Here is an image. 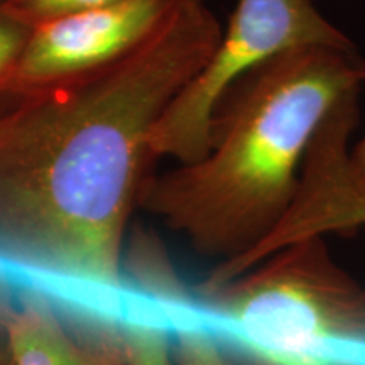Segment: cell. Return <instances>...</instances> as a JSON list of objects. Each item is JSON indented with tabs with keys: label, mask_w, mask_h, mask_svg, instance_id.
I'll return each instance as SVG.
<instances>
[{
	"label": "cell",
	"mask_w": 365,
	"mask_h": 365,
	"mask_svg": "<svg viewBox=\"0 0 365 365\" xmlns=\"http://www.w3.org/2000/svg\"><path fill=\"white\" fill-rule=\"evenodd\" d=\"M352 161L357 166L360 175L365 178V135L359 140L355 148H352Z\"/></svg>",
	"instance_id": "cell-13"
},
{
	"label": "cell",
	"mask_w": 365,
	"mask_h": 365,
	"mask_svg": "<svg viewBox=\"0 0 365 365\" xmlns=\"http://www.w3.org/2000/svg\"><path fill=\"white\" fill-rule=\"evenodd\" d=\"M0 365H14L6 331H2V330H0Z\"/></svg>",
	"instance_id": "cell-14"
},
{
	"label": "cell",
	"mask_w": 365,
	"mask_h": 365,
	"mask_svg": "<svg viewBox=\"0 0 365 365\" xmlns=\"http://www.w3.org/2000/svg\"><path fill=\"white\" fill-rule=\"evenodd\" d=\"M6 2H9V0H0V6H2V4H6Z\"/></svg>",
	"instance_id": "cell-15"
},
{
	"label": "cell",
	"mask_w": 365,
	"mask_h": 365,
	"mask_svg": "<svg viewBox=\"0 0 365 365\" xmlns=\"http://www.w3.org/2000/svg\"><path fill=\"white\" fill-rule=\"evenodd\" d=\"M29 26L16 19L12 14H9L4 9V6H0V76L19 56L22 48L29 39Z\"/></svg>",
	"instance_id": "cell-10"
},
{
	"label": "cell",
	"mask_w": 365,
	"mask_h": 365,
	"mask_svg": "<svg viewBox=\"0 0 365 365\" xmlns=\"http://www.w3.org/2000/svg\"><path fill=\"white\" fill-rule=\"evenodd\" d=\"M129 365H175L170 319L159 301L135 293L122 317Z\"/></svg>",
	"instance_id": "cell-7"
},
{
	"label": "cell",
	"mask_w": 365,
	"mask_h": 365,
	"mask_svg": "<svg viewBox=\"0 0 365 365\" xmlns=\"http://www.w3.org/2000/svg\"><path fill=\"white\" fill-rule=\"evenodd\" d=\"M117 2H122V0H9L2 6L16 19L33 29L36 26L59 19V17L112 6Z\"/></svg>",
	"instance_id": "cell-9"
},
{
	"label": "cell",
	"mask_w": 365,
	"mask_h": 365,
	"mask_svg": "<svg viewBox=\"0 0 365 365\" xmlns=\"http://www.w3.org/2000/svg\"><path fill=\"white\" fill-rule=\"evenodd\" d=\"M350 215H352V220L355 222V225L365 227V188L360 190L359 193L354 196Z\"/></svg>",
	"instance_id": "cell-12"
},
{
	"label": "cell",
	"mask_w": 365,
	"mask_h": 365,
	"mask_svg": "<svg viewBox=\"0 0 365 365\" xmlns=\"http://www.w3.org/2000/svg\"><path fill=\"white\" fill-rule=\"evenodd\" d=\"M182 2L122 0L33 27L21 54L0 76V105L112 65Z\"/></svg>",
	"instance_id": "cell-5"
},
{
	"label": "cell",
	"mask_w": 365,
	"mask_h": 365,
	"mask_svg": "<svg viewBox=\"0 0 365 365\" xmlns=\"http://www.w3.org/2000/svg\"><path fill=\"white\" fill-rule=\"evenodd\" d=\"M81 296L24 282L6 327L14 365H129L122 317Z\"/></svg>",
	"instance_id": "cell-6"
},
{
	"label": "cell",
	"mask_w": 365,
	"mask_h": 365,
	"mask_svg": "<svg viewBox=\"0 0 365 365\" xmlns=\"http://www.w3.org/2000/svg\"><path fill=\"white\" fill-rule=\"evenodd\" d=\"M24 282L26 277L19 271L0 259V330L2 331H6L9 319L17 307L19 291Z\"/></svg>",
	"instance_id": "cell-11"
},
{
	"label": "cell",
	"mask_w": 365,
	"mask_h": 365,
	"mask_svg": "<svg viewBox=\"0 0 365 365\" xmlns=\"http://www.w3.org/2000/svg\"><path fill=\"white\" fill-rule=\"evenodd\" d=\"M299 48L357 49L313 0H237L215 51L150 130L154 161L190 164L207 156L210 120L223 95L264 63Z\"/></svg>",
	"instance_id": "cell-4"
},
{
	"label": "cell",
	"mask_w": 365,
	"mask_h": 365,
	"mask_svg": "<svg viewBox=\"0 0 365 365\" xmlns=\"http://www.w3.org/2000/svg\"><path fill=\"white\" fill-rule=\"evenodd\" d=\"M364 83L357 49L299 48L264 63L218 102L207 156L153 173L139 208L217 266L240 261L293 207L318 129Z\"/></svg>",
	"instance_id": "cell-2"
},
{
	"label": "cell",
	"mask_w": 365,
	"mask_h": 365,
	"mask_svg": "<svg viewBox=\"0 0 365 365\" xmlns=\"http://www.w3.org/2000/svg\"><path fill=\"white\" fill-rule=\"evenodd\" d=\"M173 331L175 365H230L207 328L181 308L168 313Z\"/></svg>",
	"instance_id": "cell-8"
},
{
	"label": "cell",
	"mask_w": 365,
	"mask_h": 365,
	"mask_svg": "<svg viewBox=\"0 0 365 365\" xmlns=\"http://www.w3.org/2000/svg\"><path fill=\"white\" fill-rule=\"evenodd\" d=\"M188 309L230 365H365V287L325 237L287 244L230 281H203Z\"/></svg>",
	"instance_id": "cell-3"
},
{
	"label": "cell",
	"mask_w": 365,
	"mask_h": 365,
	"mask_svg": "<svg viewBox=\"0 0 365 365\" xmlns=\"http://www.w3.org/2000/svg\"><path fill=\"white\" fill-rule=\"evenodd\" d=\"M185 0L88 75L0 105V259L26 279L124 312L125 232L154 163L149 135L222 38Z\"/></svg>",
	"instance_id": "cell-1"
}]
</instances>
